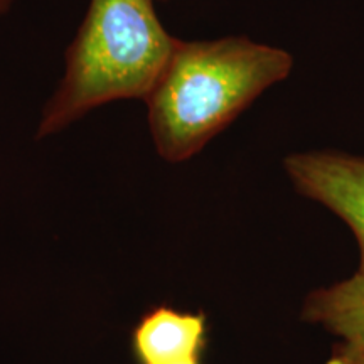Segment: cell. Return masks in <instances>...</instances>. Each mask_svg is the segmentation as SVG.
<instances>
[{
  "mask_svg": "<svg viewBox=\"0 0 364 364\" xmlns=\"http://www.w3.org/2000/svg\"><path fill=\"white\" fill-rule=\"evenodd\" d=\"M292 70L289 51L247 36L177 39L145 100L157 154L171 164L193 159Z\"/></svg>",
  "mask_w": 364,
  "mask_h": 364,
  "instance_id": "obj_1",
  "label": "cell"
},
{
  "mask_svg": "<svg viewBox=\"0 0 364 364\" xmlns=\"http://www.w3.org/2000/svg\"><path fill=\"white\" fill-rule=\"evenodd\" d=\"M177 38L159 19L156 0H90L65 53V73L39 117L38 139L59 134L118 100L145 102Z\"/></svg>",
  "mask_w": 364,
  "mask_h": 364,
  "instance_id": "obj_2",
  "label": "cell"
},
{
  "mask_svg": "<svg viewBox=\"0 0 364 364\" xmlns=\"http://www.w3.org/2000/svg\"><path fill=\"white\" fill-rule=\"evenodd\" d=\"M284 171L300 196L329 209L351 230L364 273V156L341 150L289 154Z\"/></svg>",
  "mask_w": 364,
  "mask_h": 364,
  "instance_id": "obj_3",
  "label": "cell"
},
{
  "mask_svg": "<svg viewBox=\"0 0 364 364\" xmlns=\"http://www.w3.org/2000/svg\"><path fill=\"white\" fill-rule=\"evenodd\" d=\"M208 322L203 312L159 306L145 312L132 332V351L139 364H167L201 358Z\"/></svg>",
  "mask_w": 364,
  "mask_h": 364,
  "instance_id": "obj_4",
  "label": "cell"
},
{
  "mask_svg": "<svg viewBox=\"0 0 364 364\" xmlns=\"http://www.w3.org/2000/svg\"><path fill=\"white\" fill-rule=\"evenodd\" d=\"M300 318L339 339L364 334V273L314 290L304 300Z\"/></svg>",
  "mask_w": 364,
  "mask_h": 364,
  "instance_id": "obj_5",
  "label": "cell"
},
{
  "mask_svg": "<svg viewBox=\"0 0 364 364\" xmlns=\"http://www.w3.org/2000/svg\"><path fill=\"white\" fill-rule=\"evenodd\" d=\"M326 364H364V334L341 339L332 348Z\"/></svg>",
  "mask_w": 364,
  "mask_h": 364,
  "instance_id": "obj_6",
  "label": "cell"
},
{
  "mask_svg": "<svg viewBox=\"0 0 364 364\" xmlns=\"http://www.w3.org/2000/svg\"><path fill=\"white\" fill-rule=\"evenodd\" d=\"M14 2H16V0H0V16H4V14L11 11Z\"/></svg>",
  "mask_w": 364,
  "mask_h": 364,
  "instance_id": "obj_7",
  "label": "cell"
},
{
  "mask_svg": "<svg viewBox=\"0 0 364 364\" xmlns=\"http://www.w3.org/2000/svg\"><path fill=\"white\" fill-rule=\"evenodd\" d=\"M167 364H203V361L201 358H191V359H182V361H174Z\"/></svg>",
  "mask_w": 364,
  "mask_h": 364,
  "instance_id": "obj_8",
  "label": "cell"
}]
</instances>
